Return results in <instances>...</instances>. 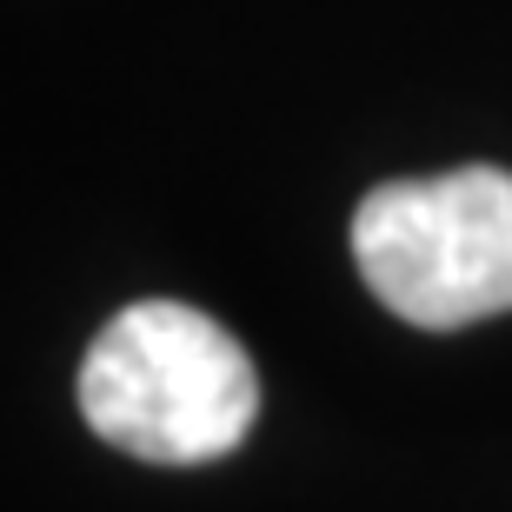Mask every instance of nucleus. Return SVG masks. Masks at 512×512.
I'll use <instances>...</instances> for the list:
<instances>
[{
	"label": "nucleus",
	"mask_w": 512,
	"mask_h": 512,
	"mask_svg": "<svg viewBox=\"0 0 512 512\" xmlns=\"http://www.w3.org/2000/svg\"><path fill=\"white\" fill-rule=\"evenodd\" d=\"M80 413L114 453L200 466L233 453L260 413V373L220 320L180 300H140L100 326L80 360Z\"/></svg>",
	"instance_id": "1"
},
{
	"label": "nucleus",
	"mask_w": 512,
	"mask_h": 512,
	"mask_svg": "<svg viewBox=\"0 0 512 512\" xmlns=\"http://www.w3.org/2000/svg\"><path fill=\"white\" fill-rule=\"evenodd\" d=\"M353 260L386 313L426 333L512 313V173L453 167L373 187L353 213Z\"/></svg>",
	"instance_id": "2"
}]
</instances>
